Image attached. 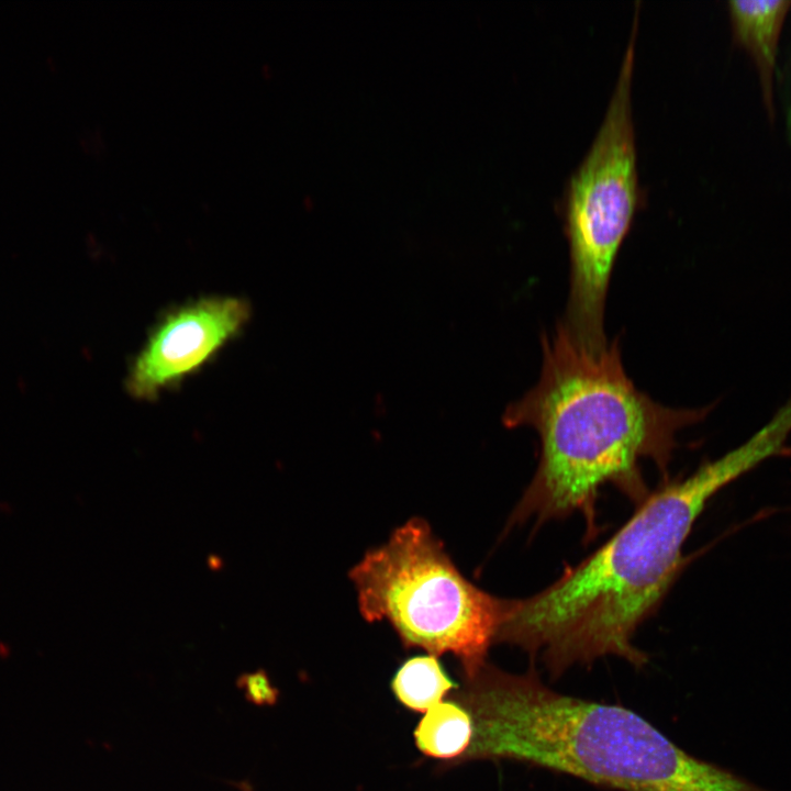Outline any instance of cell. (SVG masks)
Masks as SVG:
<instances>
[{
  "mask_svg": "<svg viewBox=\"0 0 791 791\" xmlns=\"http://www.w3.org/2000/svg\"><path fill=\"white\" fill-rule=\"evenodd\" d=\"M541 344L536 385L503 415L508 427L528 426L539 439L536 472L510 524L578 512L592 530L600 489L612 483L642 501L647 494L640 461L666 472L677 434L713 406L676 409L653 400L627 376L617 338L590 348L559 324Z\"/></svg>",
  "mask_w": 791,
  "mask_h": 791,
  "instance_id": "cell-1",
  "label": "cell"
},
{
  "mask_svg": "<svg viewBox=\"0 0 791 791\" xmlns=\"http://www.w3.org/2000/svg\"><path fill=\"white\" fill-rule=\"evenodd\" d=\"M756 468L742 446L647 494L599 548L525 599H505L495 642L538 658L554 677L617 656L643 667L634 646L683 566L682 547L709 501Z\"/></svg>",
  "mask_w": 791,
  "mask_h": 791,
  "instance_id": "cell-2",
  "label": "cell"
},
{
  "mask_svg": "<svg viewBox=\"0 0 791 791\" xmlns=\"http://www.w3.org/2000/svg\"><path fill=\"white\" fill-rule=\"evenodd\" d=\"M450 698L471 715L458 765L511 759L621 791H751L750 782L673 744L632 710L559 693L534 668L486 662Z\"/></svg>",
  "mask_w": 791,
  "mask_h": 791,
  "instance_id": "cell-3",
  "label": "cell"
},
{
  "mask_svg": "<svg viewBox=\"0 0 791 791\" xmlns=\"http://www.w3.org/2000/svg\"><path fill=\"white\" fill-rule=\"evenodd\" d=\"M368 622L387 621L405 648L459 660L461 676L484 665L504 599L463 576L426 521L410 519L349 571Z\"/></svg>",
  "mask_w": 791,
  "mask_h": 791,
  "instance_id": "cell-4",
  "label": "cell"
},
{
  "mask_svg": "<svg viewBox=\"0 0 791 791\" xmlns=\"http://www.w3.org/2000/svg\"><path fill=\"white\" fill-rule=\"evenodd\" d=\"M636 26L602 124L567 189L570 287L560 324L591 348L609 343L604 314L610 278L638 198L631 105Z\"/></svg>",
  "mask_w": 791,
  "mask_h": 791,
  "instance_id": "cell-5",
  "label": "cell"
},
{
  "mask_svg": "<svg viewBox=\"0 0 791 791\" xmlns=\"http://www.w3.org/2000/svg\"><path fill=\"white\" fill-rule=\"evenodd\" d=\"M250 314L249 303L232 296L202 297L169 310L132 360L129 393L152 400L175 388L241 334Z\"/></svg>",
  "mask_w": 791,
  "mask_h": 791,
  "instance_id": "cell-6",
  "label": "cell"
},
{
  "mask_svg": "<svg viewBox=\"0 0 791 791\" xmlns=\"http://www.w3.org/2000/svg\"><path fill=\"white\" fill-rule=\"evenodd\" d=\"M727 12L734 42L751 60L757 74L762 105L775 122V82L781 32L791 13L789 0H731Z\"/></svg>",
  "mask_w": 791,
  "mask_h": 791,
  "instance_id": "cell-7",
  "label": "cell"
},
{
  "mask_svg": "<svg viewBox=\"0 0 791 791\" xmlns=\"http://www.w3.org/2000/svg\"><path fill=\"white\" fill-rule=\"evenodd\" d=\"M413 736L424 756L441 759L445 767L455 766L470 747L472 718L458 702L452 699L442 701L424 713Z\"/></svg>",
  "mask_w": 791,
  "mask_h": 791,
  "instance_id": "cell-8",
  "label": "cell"
},
{
  "mask_svg": "<svg viewBox=\"0 0 791 791\" xmlns=\"http://www.w3.org/2000/svg\"><path fill=\"white\" fill-rule=\"evenodd\" d=\"M457 688L438 656L433 654L408 658L391 680V689L397 700L408 710L419 713L427 712Z\"/></svg>",
  "mask_w": 791,
  "mask_h": 791,
  "instance_id": "cell-9",
  "label": "cell"
},
{
  "mask_svg": "<svg viewBox=\"0 0 791 791\" xmlns=\"http://www.w3.org/2000/svg\"><path fill=\"white\" fill-rule=\"evenodd\" d=\"M236 686L243 691L248 702L259 706H271L279 698V690L274 687L264 669L239 675Z\"/></svg>",
  "mask_w": 791,
  "mask_h": 791,
  "instance_id": "cell-10",
  "label": "cell"
},
{
  "mask_svg": "<svg viewBox=\"0 0 791 791\" xmlns=\"http://www.w3.org/2000/svg\"><path fill=\"white\" fill-rule=\"evenodd\" d=\"M784 119H786V131H787L788 141L791 144V81H790L789 97L787 98Z\"/></svg>",
  "mask_w": 791,
  "mask_h": 791,
  "instance_id": "cell-11",
  "label": "cell"
}]
</instances>
